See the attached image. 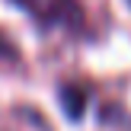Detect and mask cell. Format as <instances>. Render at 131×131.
I'll return each instance as SVG.
<instances>
[{
  "instance_id": "1",
  "label": "cell",
  "mask_w": 131,
  "mask_h": 131,
  "mask_svg": "<svg viewBox=\"0 0 131 131\" xmlns=\"http://www.w3.org/2000/svg\"><path fill=\"white\" fill-rule=\"evenodd\" d=\"M58 102H61L67 122H80L86 112V93H83L77 83H61L58 86Z\"/></svg>"
},
{
  "instance_id": "2",
  "label": "cell",
  "mask_w": 131,
  "mask_h": 131,
  "mask_svg": "<svg viewBox=\"0 0 131 131\" xmlns=\"http://www.w3.org/2000/svg\"><path fill=\"white\" fill-rule=\"evenodd\" d=\"M80 16H83V10H80V3L77 0H54V3L48 6V16L42 19L45 26H70V23H80Z\"/></svg>"
},
{
  "instance_id": "3",
  "label": "cell",
  "mask_w": 131,
  "mask_h": 131,
  "mask_svg": "<svg viewBox=\"0 0 131 131\" xmlns=\"http://www.w3.org/2000/svg\"><path fill=\"white\" fill-rule=\"evenodd\" d=\"M16 58H19V51L13 48V42L0 32V61H16Z\"/></svg>"
},
{
  "instance_id": "4",
  "label": "cell",
  "mask_w": 131,
  "mask_h": 131,
  "mask_svg": "<svg viewBox=\"0 0 131 131\" xmlns=\"http://www.w3.org/2000/svg\"><path fill=\"white\" fill-rule=\"evenodd\" d=\"M128 6H131V0H128Z\"/></svg>"
}]
</instances>
